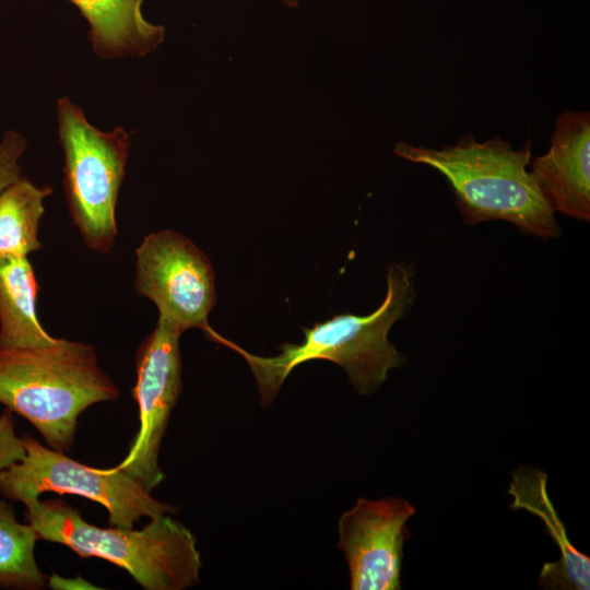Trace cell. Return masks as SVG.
Wrapping results in <instances>:
<instances>
[{
    "label": "cell",
    "instance_id": "cell-1",
    "mask_svg": "<svg viewBox=\"0 0 590 590\" xmlns=\"http://www.w3.org/2000/svg\"><path fill=\"white\" fill-rule=\"evenodd\" d=\"M414 269L406 263H392L387 272V294L370 315H337L311 328H305L298 344L283 343L274 356L249 353L222 337L221 344L238 353L248 364L261 406L271 405L280 389L298 365L324 359L342 367L355 391L365 396L386 381L388 371L404 364V356L388 339L392 324L414 299Z\"/></svg>",
    "mask_w": 590,
    "mask_h": 590
},
{
    "label": "cell",
    "instance_id": "cell-2",
    "mask_svg": "<svg viewBox=\"0 0 590 590\" xmlns=\"http://www.w3.org/2000/svg\"><path fill=\"white\" fill-rule=\"evenodd\" d=\"M531 141L514 150L498 135L477 142L472 134L441 149L396 144L393 152L412 163L425 164L446 177L468 225L503 220L522 233L547 239L560 234L555 212L536 186L528 166Z\"/></svg>",
    "mask_w": 590,
    "mask_h": 590
},
{
    "label": "cell",
    "instance_id": "cell-3",
    "mask_svg": "<svg viewBox=\"0 0 590 590\" xmlns=\"http://www.w3.org/2000/svg\"><path fill=\"white\" fill-rule=\"evenodd\" d=\"M119 396L91 344L58 339L46 346L0 347V403L33 424L54 450L71 449L85 409Z\"/></svg>",
    "mask_w": 590,
    "mask_h": 590
},
{
    "label": "cell",
    "instance_id": "cell-4",
    "mask_svg": "<svg viewBox=\"0 0 590 590\" xmlns=\"http://www.w3.org/2000/svg\"><path fill=\"white\" fill-rule=\"evenodd\" d=\"M25 519L39 540L60 543L81 557H99L127 570L145 590H184L199 582L197 540L170 516L152 518L140 530L99 528L61 499L25 505Z\"/></svg>",
    "mask_w": 590,
    "mask_h": 590
},
{
    "label": "cell",
    "instance_id": "cell-5",
    "mask_svg": "<svg viewBox=\"0 0 590 590\" xmlns=\"http://www.w3.org/2000/svg\"><path fill=\"white\" fill-rule=\"evenodd\" d=\"M57 118L69 213L84 243L97 252H108L117 236L115 210L130 133L122 127L110 132L96 129L67 97L57 102Z\"/></svg>",
    "mask_w": 590,
    "mask_h": 590
},
{
    "label": "cell",
    "instance_id": "cell-6",
    "mask_svg": "<svg viewBox=\"0 0 590 590\" xmlns=\"http://www.w3.org/2000/svg\"><path fill=\"white\" fill-rule=\"evenodd\" d=\"M25 456L0 472V493L24 505L45 492L74 494L97 502L108 511L111 527L131 529L141 518L173 514L176 507L156 500L151 492L117 467L97 469L22 437Z\"/></svg>",
    "mask_w": 590,
    "mask_h": 590
},
{
    "label": "cell",
    "instance_id": "cell-7",
    "mask_svg": "<svg viewBox=\"0 0 590 590\" xmlns=\"http://www.w3.org/2000/svg\"><path fill=\"white\" fill-rule=\"evenodd\" d=\"M134 290L152 300L158 318L181 333L201 329L214 341L208 323L216 299L210 259L188 237L174 231L151 233L135 250Z\"/></svg>",
    "mask_w": 590,
    "mask_h": 590
},
{
    "label": "cell",
    "instance_id": "cell-8",
    "mask_svg": "<svg viewBox=\"0 0 590 590\" xmlns=\"http://www.w3.org/2000/svg\"><path fill=\"white\" fill-rule=\"evenodd\" d=\"M180 335L176 327L158 318L135 354L137 381L132 393L139 408L140 428L117 468L149 492L164 480L158 452L182 387Z\"/></svg>",
    "mask_w": 590,
    "mask_h": 590
},
{
    "label": "cell",
    "instance_id": "cell-9",
    "mask_svg": "<svg viewBox=\"0 0 590 590\" xmlns=\"http://www.w3.org/2000/svg\"><path fill=\"white\" fill-rule=\"evenodd\" d=\"M415 514L406 499L358 498L338 522V548L344 554L352 590H399L405 523Z\"/></svg>",
    "mask_w": 590,
    "mask_h": 590
},
{
    "label": "cell",
    "instance_id": "cell-10",
    "mask_svg": "<svg viewBox=\"0 0 590 590\" xmlns=\"http://www.w3.org/2000/svg\"><path fill=\"white\" fill-rule=\"evenodd\" d=\"M530 173L554 212L590 220V114L565 110L548 151L530 162Z\"/></svg>",
    "mask_w": 590,
    "mask_h": 590
},
{
    "label": "cell",
    "instance_id": "cell-11",
    "mask_svg": "<svg viewBox=\"0 0 590 590\" xmlns=\"http://www.w3.org/2000/svg\"><path fill=\"white\" fill-rule=\"evenodd\" d=\"M547 475L544 471L519 465L512 472L508 494L512 496L511 509H523L541 518L548 535L560 551V558L545 563L539 585L553 590H589L590 558L579 552L569 541L546 491Z\"/></svg>",
    "mask_w": 590,
    "mask_h": 590
},
{
    "label": "cell",
    "instance_id": "cell-12",
    "mask_svg": "<svg viewBox=\"0 0 590 590\" xmlns=\"http://www.w3.org/2000/svg\"><path fill=\"white\" fill-rule=\"evenodd\" d=\"M68 1L88 23L93 51L102 58L142 57L164 39V27L144 19L143 0Z\"/></svg>",
    "mask_w": 590,
    "mask_h": 590
},
{
    "label": "cell",
    "instance_id": "cell-13",
    "mask_svg": "<svg viewBox=\"0 0 590 590\" xmlns=\"http://www.w3.org/2000/svg\"><path fill=\"white\" fill-rule=\"evenodd\" d=\"M39 284L27 257H0V347L55 344L36 312Z\"/></svg>",
    "mask_w": 590,
    "mask_h": 590
},
{
    "label": "cell",
    "instance_id": "cell-14",
    "mask_svg": "<svg viewBox=\"0 0 590 590\" xmlns=\"http://www.w3.org/2000/svg\"><path fill=\"white\" fill-rule=\"evenodd\" d=\"M51 192L22 177L0 191V257H27L42 248L38 228Z\"/></svg>",
    "mask_w": 590,
    "mask_h": 590
},
{
    "label": "cell",
    "instance_id": "cell-15",
    "mask_svg": "<svg viewBox=\"0 0 590 590\" xmlns=\"http://www.w3.org/2000/svg\"><path fill=\"white\" fill-rule=\"evenodd\" d=\"M39 540L30 524L17 521L10 504L0 500V588L39 590L48 577L39 569L34 548Z\"/></svg>",
    "mask_w": 590,
    "mask_h": 590
},
{
    "label": "cell",
    "instance_id": "cell-16",
    "mask_svg": "<svg viewBox=\"0 0 590 590\" xmlns=\"http://www.w3.org/2000/svg\"><path fill=\"white\" fill-rule=\"evenodd\" d=\"M26 148L25 138L8 130L0 141V191L21 177L19 160Z\"/></svg>",
    "mask_w": 590,
    "mask_h": 590
},
{
    "label": "cell",
    "instance_id": "cell-17",
    "mask_svg": "<svg viewBox=\"0 0 590 590\" xmlns=\"http://www.w3.org/2000/svg\"><path fill=\"white\" fill-rule=\"evenodd\" d=\"M25 456L22 437L15 434L13 412L5 408L0 415V472Z\"/></svg>",
    "mask_w": 590,
    "mask_h": 590
},
{
    "label": "cell",
    "instance_id": "cell-18",
    "mask_svg": "<svg viewBox=\"0 0 590 590\" xmlns=\"http://www.w3.org/2000/svg\"><path fill=\"white\" fill-rule=\"evenodd\" d=\"M283 4H285L287 8H296L298 5V0H281Z\"/></svg>",
    "mask_w": 590,
    "mask_h": 590
}]
</instances>
